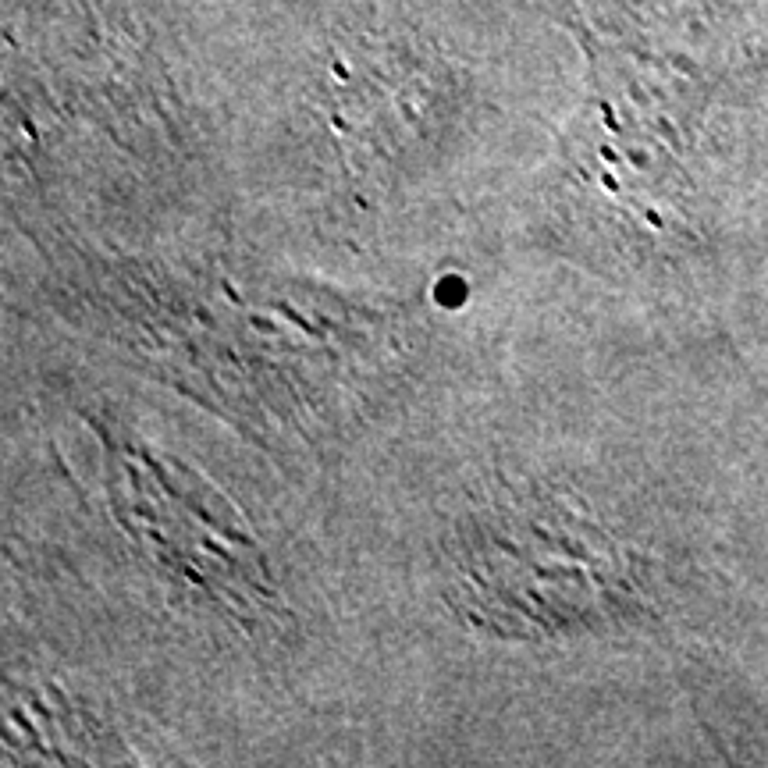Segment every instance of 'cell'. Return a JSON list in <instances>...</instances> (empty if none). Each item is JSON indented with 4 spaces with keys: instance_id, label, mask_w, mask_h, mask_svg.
<instances>
[{
    "instance_id": "cell-1",
    "label": "cell",
    "mask_w": 768,
    "mask_h": 768,
    "mask_svg": "<svg viewBox=\"0 0 768 768\" xmlns=\"http://www.w3.org/2000/svg\"><path fill=\"white\" fill-rule=\"evenodd\" d=\"M118 288L129 299L118 317L132 328V345L153 353L164 370L207 388L217 406L242 409L250 424L270 434L328 431V420L356 402L363 370L377 363L388 317L384 310L324 303V292L303 285L256 281L242 285L225 278L185 288L178 278H157L135 270Z\"/></svg>"
},
{
    "instance_id": "cell-2",
    "label": "cell",
    "mask_w": 768,
    "mask_h": 768,
    "mask_svg": "<svg viewBox=\"0 0 768 768\" xmlns=\"http://www.w3.org/2000/svg\"><path fill=\"white\" fill-rule=\"evenodd\" d=\"M459 580L466 608L505 633H559L587 615V537L559 519V509L505 505L466 523Z\"/></svg>"
}]
</instances>
